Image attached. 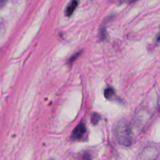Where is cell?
<instances>
[{
  "label": "cell",
  "mask_w": 160,
  "mask_h": 160,
  "mask_svg": "<svg viewBox=\"0 0 160 160\" xmlns=\"http://www.w3.org/2000/svg\"><path fill=\"white\" fill-rule=\"evenodd\" d=\"M114 134L120 145L125 147L131 146L133 142V133L131 126L127 120H119L114 128Z\"/></svg>",
  "instance_id": "1"
},
{
  "label": "cell",
  "mask_w": 160,
  "mask_h": 160,
  "mask_svg": "<svg viewBox=\"0 0 160 160\" xmlns=\"http://www.w3.org/2000/svg\"><path fill=\"white\" fill-rule=\"evenodd\" d=\"M86 133V126L84 123H81L74 128L71 134V138L74 140L81 139Z\"/></svg>",
  "instance_id": "2"
},
{
  "label": "cell",
  "mask_w": 160,
  "mask_h": 160,
  "mask_svg": "<svg viewBox=\"0 0 160 160\" xmlns=\"http://www.w3.org/2000/svg\"><path fill=\"white\" fill-rule=\"evenodd\" d=\"M78 0H71L70 2L69 3V5L67 6V7L66 8L65 10V15L67 17H70V15H72L73 12H74L75 9L77 8L78 5Z\"/></svg>",
  "instance_id": "3"
},
{
  "label": "cell",
  "mask_w": 160,
  "mask_h": 160,
  "mask_svg": "<svg viewBox=\"0 0 160 160\" xmlns=\"http://www.w3.org/2000/svg\"><path fill=\"white\" fill-rule=\"evenodd\" d=\"M104 95L105 97H106V98L111 100V101L118 100L117 99L118 98H117V95H116L115 91H114V89L112 88H106L104 92Z\"/></svg>",
  "instance_id": "4"
},
{
  "label": "cell",
  "mask_w": 160,
  "mask_h": 160,
  "mask_svg": "<svg viewBox=\"0 0 160 160\" xmlns=\"http://www.w3.org/2000/svg\"><path fill=\"white\" fill-rule=\"evenodd\" d=\"M101 120V117H100L99 114L96 113V112H94L92 114V117H91V122L92 123L93 125H97L98 123V122Z\"/></svg>",
  "instance_id": "5"
},
{
  "label": "cell",
  "mask_w": 160,
  "mask_h": 160,
  "mask_svg": "<svg viewBox=\"0 0 160 160\" xmlns=\"http://www.w3.org/2000/svg\"><path fill=\"white\" fill-rule=\"evenodd\" d=\"M83 160H92L90 155H88V154L84 155V157H83Z\"/></svg>",
  "instance_id": "6"
},
{
  "label": "cell",
  "mask_w": 160,
  "mask_h": 160,
  "mask_svg": "<svg viewBox=\"0 0 160 160\" xmlns=\"http://www.w3.org/2000/svg\"><path fill=\"white\" fill-rule=\"evenodd\" d=\"M126 1L128 2V3H133V2H134L138 1V0H126Z\"/></svg>",
  "instance_id": "7"
},
{
  "label": "cell",
  "mask_w": 160,
  "mask_h": 160,
  "mask_svg": "<svg viewBox=\"0 0 160 160\" xmlns=\"http://www.w3.org/2000/svg\"><path fill=\"white\" fill-rule=\"evenodd\" d=\"M50 160H53V159H50Z\"/></svg>",
  "instance_id": "8"
}]
</instances>
